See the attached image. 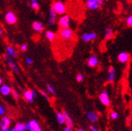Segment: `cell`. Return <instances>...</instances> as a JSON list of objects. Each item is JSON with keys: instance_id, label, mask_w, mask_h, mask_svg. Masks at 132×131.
<instances>
[{"instance_id": "cell-1", "label": "cell", "mask_w": 132, "mask_h": 131, "mask_svg": "<svg viewBox=\"0 0 132 131\" xmlns=\"http://www.w3.org/2000/svg\"><path fill=\"white\" fill-rule=\"evenodd\" d=\"M52 8L56 12V14L59 15H62L65 14L66 12V6L61 1H56L52 4Z\"/></svg>"}, {"instance_id": "cell-2", "label": "cell", "mask_w": 132, "mask_h": 131, "mask_svg": "<svg viewBox=\"0 0 132 131\" xmlns=\"http://www.w3.org/2000/svg\"><path fill=\"white\" fill-rule=\"evenodd\" d=\"M98 99L100 101V102L103 104L104 106L105 107H108L110 106L111 104V101H110V98L109 96V93L107 90H103L102 93H100L98 97Z\"/></svg>"}, {"instance_id": "cell-3", "label": "cell", "mask_w": 132, "mask_h": 131, "mask_svg": "<svg viewBox=\"0 0 132 131\" xmlns=\"http://www.w3.org/2000/svg\"><path fill=\"white\" fill-rule=\"evenodd\" d=\"M3 58L6 61H7V64H8V67L10 68V69L14 72L16 74H19V68L17 67V65L15 64V63L13 60V59L11 56H10L8 54H5L3 55Z\"/></svg>"}, {"instance_id": "cell-4", "label": "cell", "mask_w": 132, "mask_h": 131, "mask_svg": "<svg viewBox=\"0 0 132 131\" xmlns=\"http://www.w3.org/2000/svg\"><path fill=\"white\" fill-rule=\"evenodd\" d=\"M12 123L11 118L9 117H3L0 121V130L1 131H9L11 130L9 128Z\"/></svg>"}, {"instance_id": "cell-5", "label": "cell", "mask_w": 132, "mask_h": 131, "mask_svg": "<svg viewBox=\"0 0 132 131\" xmlns=\"http://www.w3.org/2000/svg\"><path fill=\"white\" fill-rule=\"evenodd\" d=\"M25 127L26 129L29 131H42V129L39 126V122L34 119L31 120L29 122L25 123Z\"/></svg>"}, {"instance_id": "cell-6", "label": "cell", "mask_w": 132, "mask_h": 131, "mask_svg": "<svg viewBox=\"0 0 132 131\" xmlns=\"http://www.w3.org/2000/svg\"><path fill=\"white\" fill-rule=\"evenodd\" d=\"M70 17L68 15H62L61 18L58 20V26L61 29L62 28H67L70 26Z\"/></svg>"}, {"instance_id": "cell-7", "label": "cell", "mask_w": 132, "mask_h": 131, "mask_svg": "<svg viewBox=\"0 0 132 131\" xmlns=\"http://www.w3.org/2000/svg\"><path fill=\"white\" fill-rule=\"evenodd\" d=\"M59 35H60V37L63 39V40H69L73 37L74 33H73V31L72 29H70L69 28H62L60 31V34Z\"/></svg>"}, {"instance_id": "cell-8", "label": "cell", "mask_w": 132, "mask_h": 131, "mask_svg": "<svg viewBox=\"0 0 132 131\" xmlns=\"http://www.w3.org/2000/svg\"><path fill=\"white\" fill-rule=\"evenodd\" d=\"M5 21L10 25L15 24L17 23V17L15 13L12 11H8L5 15Z\"/></svg>"}, {"instance_id": "cell-9", "label": "cell", "mask_w": 132, "mask_h": 131, "mask_svg": "<svg viewBox=\"0 0 132 131\" xmlns=\"http://www.w3.org/2000/svg\"><path fill=\"white\" fill-rule=\"evenodd\" d=\"M97 37V35L96 32H88V33H85L81 36V40L85 43H88L89 41L95 40Z\"/></svg>"}, {"instance_id": "cell-10", "label": "cell", "mask_w": 132, "mask_h": 131, "mask_svg": "<svg viewBox=\"0 0 132 131\" xmlns=\"http://www.w3.org/2000/svg\"><path fill=\"white\" fill-rule=\"evenodd\" d=\"M99 114L94 111H89L86 113V118L90 123H96L99 120Z\"/></svg>"}, {"instance_id": "cell-11", "label": "cell", "mask_w": 132, "mask_h": 131, "mask_svg": "<svg viewBox=\"0 0 132 131\" xmlns=\"http://www.w3.org/2000/svg\"><path fill=\"white\" fill-rule=\"evenodd\" d=\"M57 18V14L56 12L54 11V9L52 8V6H51V8L49 10V15H48V24L50 26H53L56 23Z\"/></svg>"}, {"instance_id": "cell-12", "label": "cell", "mask_w": 132, "mask_h": 131, "mask_svg": "<svg viewBox=\"0 0 132 131\" xmlns=\"http://www.w3.org/2000/svg\"><path fill=\"white\" fill-rule=\"evenodd\" d=\"M100 6L101 5L97 0H87L86 1V7L89 10H91V11L97 10L100 7Z\"/></svg>"}, {"instance_id": "cell-13", "label": "cell", "mask_w": 132, "mask_h": 131, "mask_svg": "<svg viewBox=\"0 0 132 131\" xmlns=\"http://www.w3.org/2000/svg\"><path fill=\"white\" fill-rule=\"evenodd\" d=\"M98 64H99V60L97 56L92 55L89 57L87 60V65L89 68H95L97 66Z\"/></svg>"}, {"instance_id": "cell-14", "label": "cell", "mask_w": 132, "mask_h": 131, "mask_svg": "<svg viewBox=\"0 0 132 131\" xmlns=\"http://www.w3.org/2000/svg\"><path fill=\"white\" fill-rule=\"evenodd\" d=\"M116 77V71L114 67H109L108 68V76H107V82L108 83H113L115 81Z\"/></svg>"}, {"instance_id": "cell-15", "label": "cell", "mask_w": 132, "mask_h": 131, "mask_svg": "<svg viewBox=\"0 0 132 131\" xmlns=\"http://www.w3.org/2000/svg\"><path fill=\"white\" fill-rule=\"evenodd\" d=\"M130 60V55L126 51L120 52L118 56V60L122 64H127Z\"/></svg>"}, {"instance_id": "cell-16", "label": "cell", "mask_w": 132, "mask_h": 131, "mask_svg": "<svg viewBox=\"0 0 132 131\" xmlns=\"http://www.w3.org/2000/svg\"><path fill=\"white\" fill-rule=\"evenodd\" d=\"M11 90L12 89L9 84H2L0 86V93L3 96H9L11 93Z\"/></svg>"}, {"instance_id": "cell-17", "label": "cell", "mask_w": 132, "mask_h": 131, "mask_svg": "<svg viewBox=\"0 0 132 131\" xmlns=\"http://www.w3.org/2000/svg\"><path fill=\"white\" fill-rule=\"evenodd\" d=\"M31 27L33 28V30H34L36 32H42L44 29V25L41 22H39V21H34L31 24Z\"/></svg>"}, {"instance_id": "cell-18", "label": "cell", "mask_w": 132, "mask_h": 131, "mask_svg": "<svg viewBox=\"0 0 132 131\" xmlns=\"http://www.w3.org/2000/svg\"><path fill=\"white\" fill-rule=\"evenodd\" d=\"M63 113L64 115V119H65L64 124L67 126H69L71 128H73V126H74V122H73V121H72V119L71 118V117L69 116V114L67 112H66L65 110L63 111Z\"/></svg>"}, {"instance_id": "cell-19", "label": "cell", "mask_w": 132, "mask_h": 131, "mask_svg": "<svg viewBox=\"0 0 132 131\" xmlns=\"http://www.w3.org/2000/svg\"><path fill=\"white\" fill-rule=\"evenodd\" d=\"M23 97H24V100L27 102H28V103H32L33 101H34V99H35L34 97H33V95H32V92L30 89L24 91Z\"/></svg>"}, {"instance_id": "cell-20", "label": "cell", "mask_w": 132, "mask_h": 131, "mask_svg": "<svg viewBox=\"0 0 132 131\" xmlns=\"http://www.w3.org/2000/svg\"><path fill=\"white\" fill-rule=\"evenodd\" d=\"M113 36H114V31L111 28H107L105 30V35H104L105 40H111V39L113 38Z\"/></svg>"}, {"instance_id": "cell-21", "label": "cell", "mask_w": 132, "mask_h": 131, "mask_svg": "<svg viewBox=\"0 0 132 131\" xmlns=\"http://www.w3.org/2000/svg\"><path fill=\"white\" fill-rule=\"evenodd\" d=\"M11 130V131H25L27 129H26V127H25V124L21 123V122H17L15 124V127L12 128Z\"/></svg>"}, {"instance_id": "cell-22", "label": "cell", "mask_w": 132, "mask_h": 131, "mask_svg": "<svg viewBox=\"0 0 132 131\" xmlns=\"http://www.w3.org/2000/svg\"><path fill=\"white\" fill-rule=\"evenodd\" d=\"M56 121L58 122V124L60 125H63L65 122V119H64V115L63 113V112H57L56 113Z\"/></svg>"}, {"instance_id": "cell-23", "label": "cell", "mask_w": 132, "mask_h": 131, "mask_svg": "<svg viewBox=\"0 0 132 131\" xmlns=\"http://www.w3.org/2000/svg\"><path fill=\"white\" fill-rule=\"evenodd\" d=\"M45 36H46V38L48 39V40L50 41V42L53 41L56 39V34L52 31H46L45 32Z\"/></svg>"}, {"instance_id": "cell-24", "label": "cell", "mask_w": 132, "mask_h": 131, "mask_svg": "<svg viewBox=\"0 0 132 131\" xmlns=\"http://www.w3.org/2000/svg\"><path fill=\"white\" fill-rule=\"evenodd\" d=\"M6 52H7V54L13 57V58H15L17 57V52L13 48V47H11V46H8V47H6Z\"/></svg>"}, {"instance_id": "cell-25", "label": "cell", "mask_w": 132, "mask_h": 131, "mask_svg": "<svg viewBox=\"0 0 132 131\" xmlns=\"http://www.w3.org/2000/svg\"><path fill=\"white\" fill-rule=\"evenodd\" d=\"M31 7L36 11L39 10V4L37 0H31Z\"/></svg>"}, {"instance_id": "cell-26", "label": "cell", "mask_w": 132, "mask_h": 131, "mask_svg": "<svg viewBox=\"0 0 132 131\" xmlns=\"http://www.w3.org/2000/svg\"><path fill=\"white\" fill-rule=\"evenodd\" d=\"M118 113L116 112V111H111L110 113V117L111 120H117L118 118Z\"/></svg>"}, {"instance_id": "cell-27", "label": "cell", "mask_w": 132, "mask_h": 131, "mask_svg": "<svg viewBox=\"0 0 132 131\" xmlns=\"http://www.w3.org/2000/svg\"><path fill=\"white\" fill-rule=\"evenodd\" d=\"M11 94H12L13 98H14V99H15V101H18V100L19 99V94L18 91H17L16 89H13L11 90Z\"/></svg>"}, {"instance_id": "cell-28", "label": "cell", "mask_w": 132, "mask_h": 131, "mask_svg": "<svg viewBox=\"0 0 132 131\" xmlns=\"http://www.w3.org/2000/svg\"><path fill=\"white\" fill-rule=\"evenodd\" d=\"M126 25L128 28L132 27V15H129L126 19Z\"/></svg>"}, {"instance_id": "cell-29", "label": "cell", "mask_w": 132, "mask_h": 131, "mask_svg": "<svg viewBox=\"0 0 132 131\" xmlns=\"http://www.w3.org/2000/svg\"><path fill=\"white\" fill-rule=\"evenodd\" d=\"M47 89H48V91L49 92V93H52V94H55L56 93V90H55L54 87L52 86V84H47Z\"/></svg>"}, {"instance_id": "cell-30", "label": "cell", "mask_w": 132, "mask_h": 131, "mask_svg": "<svg viewBox=\"0 0 132 131\" xmlns=\"http://www.w3.org/2000/svg\"><path fill=\"white\" fill-rule=\"evenodd\" d=\"M76 80L77 82H82L84 81V75L82 73H78L76 76Z\"/></svg>"}, {"instance_id": "cell-31", "label": "cell", "mask_w": 132, "mask_h": 131, "mask_svg": "<svg viewBox=\"0 0 132 131\" xmlns=\"http://www.w3.org/2000/svg\"><path fill=\"white\" fill-rule=\"evenodd\" d=\"M6 113V109L3 104L0 103V116H4Z\"/></svg>"}, {"instance_id": "cell-32", "label": "cell", "mask_w": 132, "mask_h": 131, "mask_svg": "<svg viewBox=\"0 0 132 131\" xmlns=\"http://www.w3.org/2000/svg\"><path fill=\"white\" fill-rule=\"evenodd\" d=\"M39 92H40V93L46 98V99H47V100H50V97H49V95H48L47 93H46L45 91H44V90H39Z\"/></svg>"}, {"instance_id": "cell-33", "label": "cell", "mask_w": 132, "mask_h": 131, "mask_svg": "<svg viewBox=\"0 0 132 131\" xmlns=\"http://www.w3.org/2000/svg\"><path fill=\"white\" fill-rule=\"evenodd\" d=\"M89 129L91 131H99V130H100L98 127L95 126L94 125H90L89 127Z\"/></svg>"}, {"instance_id": "cell-34", "label": "cell", "mask_w": 132, "mask_h": 131, "mask_svg": "<svg viewBox=\"0 0 132 131\" xmlns=\"http://www.w3.org/2000/svg\"><path fill=\"white\" fill-rule=\"evenodd\" d=\"M25 61H26V63H27L28 65H31V64H33L32 59H31L30 57H26V58H25Z\"/></svg>"}, {"instance_id": "cell-35", "label": "cell", "mask_w": 132, "mask_h": 131, "mask_svg": "<svg viewBox=\"0 0 132 131\" xmlns=\"http://www.w3.org/2000/svg\"><path fill=\"white\" fill-rule=\"evenodd\" d=\"M20 50L22 51H26L28 50V45L26 43H23L21 46H20Z\"/></svg>"}, {"instance_id": "cell-36", "label": "cell", "mask_w": 132, "mask_h": 131, "mask_svg": "<svg viewBox=\"0 0 132 131\" xmlns=\"http://www.w3.org/2000/svg\"><path fill=\"white\" fill-rule=\"evenodd\" d=\"M31 92H32V95H33V97H34V98L37 97V95H38V94H37L36 90V89H32Z\"/></svg>"}, {"instance_id": "cell-37", "label": "cell", "mask_w": 132, "mask_h": 131, "mask_svg": "<svg viewBox=\"0 0 132 131\" xmlns=\"http://www.w3.org/2000/svg\"><path fill=\"white\" fill-rule=\"evenodd\" d=\"M72 128H71V127H69V126H66L64 128V131H72Z\"/></svg>"}, {"instance_id": "cell-38", "label": "cell", "mask_w": 132, "mask_h": 131, "mask_svg": "<svg viewBox=\"0 0 132 131\" xmlns=\"http://www.w3.org/2000/svg\"><path fill=\"white\" fill-rule=\"evenodd\" d=\"M3 28H2V26L0 25V36H1V35H3Z\"/></svg>"}, {"instance_id": "cell-39", "label": "cell", "mask_w": 132, "mask_h": 131, "mask_svg": "<svg viewBox=\"0 0 132 131\" xmlns=\"http://www.w3.org/2000/svg\"><path fill=\"white\" fill-rule=\"evenodd\" d=\"M97 1L99 2V3H100V5L102 6L103 3H104V2H105V0H97Z\"/></svg>"}, {"instance_id": "cell-40", "label": "cell", "mask_w": 132, "mask_h": 131, "mask_svg": "<svg viewBox=\"0 0 132 131\" xmlns=\"http://www.w3.org/2000/svg\"><path fill=\"white\" fill-rule=\"evenodd\" d=\"M3 78H2L1 76H0V86H1L2 84H3Z\"/></svg>"}, {"instance_id": "cell-41", "label": "cell", "mask_w": 132, "mask_h": 131, "mask_svg": "<svg viewBox=\"0 0 132 131\" xmlns=\"http://www.w3.org/2000/svg\"><path fill=\"white\" fill-rule=\"evenodd\" d=\"M77 130H79V131H85V129H82V128L79 129H77Z\"/></svg>"}]
</instances>
